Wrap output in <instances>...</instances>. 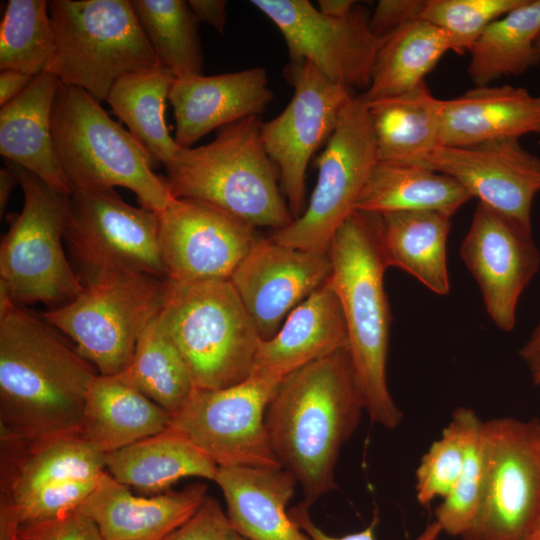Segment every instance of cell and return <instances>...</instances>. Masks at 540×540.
<instances>
[{"instance_id": "6da1fadb", "label": "cell", "mask_w": 540, "mask_h": 540, "mask_svg": "<svg viewBox=\"0 0 540 540\" xmlns=\"http://www.w3.org/2000/svg\"><path fill=\"white\" fill-rule=\"evenodd\" d=\"M363 399L347 348L286 376L268 404L265 425L282 468L311 506L337 488L335 468L356 431Z\"/></svg>"}, {"instance_id": "7a4b0ae2", "label": "cell", "mask_w": 540, "mask_h": 540, "mask_svg": "<svg viewBox=\"0 0 540 540\" xmlns=\"http://www.w3.org/2000/svg\"><path fill=\"white\" fill-rule=\"evenodd\" d=\"M91 363L51 326L12 303L0 312L1 438L80 432Z\"/></svg>"}, {"instance_id": "3957f363", "label": "cell", "mask_w": 540, "mask_h": 540, "mask_svg": "<svg viewBox=\"0 0 540 540\" xmlns=\"http://www.w3.org/2000/svg\"><path fill=\"white\" fill-rule=\"evenodd\" d=\"M328 255V281L343 312L347 350L365 412L372 423L394 430L403 413L387 384L391 314L384 288L388 265L380 214L355 210L333 235Z\"/></svg>"}, {"instance_id": "277c9868", "label": "cell", "mask_w": 540, "mask_h": 540, "mask_svg": "<svg viewBox=\"0 0 540 540\" xmlns=\"http://www.w3.org/2000/svg\"><path fill=\"white\" fill-rule=\"evenodd\" d=\"M262 123L259 116L249 117L218 129L205 145L180 148L164 165L172 195L207 203L255 227L288 226L294 218L264 148Z\"/></svg>"}, {"instance_id": "5b68a950", "label": "cell", "mask_w": 540, "mask_h": 540, "mask_svg": "<svg viewBox=\"0 0 540 540\" xmlns=\"http://www.w3.org/2000/svg\"><path fill=\"white\" fill-rule=\"evenodd\" d=\"M60 166L74 190L133 191L141 207L160 214L175 198L142 145L85 90L60 81L51 115Z\"/></svg>"}, {"instance_id": "8992f818", "label": "cell", "mask_w": 540, "mask_h": 540, "mask_svg": "<svg viewBox=\"0 0 540 540\" xmlns=\"http://www.w3.org/2000/svg\"><path fill=\"white\" fill-rule=\"evenodd\" d=\"M159 320L197 389H222L250 376L262 339L230 280L168 279Z\"/></svg>"}, {"instance_id": "52a82bcc", "label": "cell", "mask_w": 540, "mask_h": 540, "mask_svg": "<svg viewBox=\"0 0 540 540\" xmlns=\"http://www.w3.org/2000/svg\"><path fill=\"white\" fill-rule=\"evenodd\" d=\"M55 51L46 69L106 101L121 77L162 66L129 0H52Z\"/></svg>"}, {"instance_id": "ba28073f", "label": "cell", "mask_w": 540, "mask_h": 540, "mask_svg": "<svg viewBox=\"0 0 540 540\" xmlns=\"http://www.w3.org/2000/svg\"><path fill=\"white\" fill-rule=\"evenodd\" d=\"M167 290L168 279L143 273L107 274L43 316L74 341L98 374L116 375L128 368L140 336L161 313Z\"/></svg>"}, {"instance_id": "9c48e42d", "label": "cell", "mask_w": 540, "mask_h": 540, "mask_svg": "<svg viewBox=\"0 0 540 540\" xmlns=\"http://www.w3.org/2000/svg\"><path fill=\"white\" fill-rule=\"evenodd\" d=\"M19 174L24 204L20 213L6 217L9 229L0 246V282L16 305L43 303L55 308L84 289L62 243L69 196L20 166Z\"/></svg>"}, {"instance_id": "30bf717a", "label": "cell", "mask_w": 540, "mask_h": 540, "mask_svg": "<svg viewBox=\"0 0 540 540\" xmlns=\"http://www.w3.org/2000/svg\"><path fill=\"white\" fill-rule=\"evenodd\" d=\"M64 241L85 286L112 273L168 279L159 246V216L125 202L114 190H74Z\"/></svg>"}, {"instance_id": "8fae6325", "label": "cell", "mask_w": 540, "mask_h": 540, "mask_svg": "<svg viewBox=\"0 0 540 540\" xmlns=\"http://www.w3.org/2000/svg\"><path fill=\"white\" fill-rule=\"evenodd\" d=\"M377 163L367 103L362 94L352 96L318 157L317 181L308 205L270 238L297 249L328 252L333 235L355 211Z\"/></svg>"}, {"instance_id": "7c38bea8", "label": "cell", "mask_w": 540, "mask_h": 540, "mask_svg": "<svg viewBox=\"0 0 540 540\" xmlns=\"http://www.w3.org/2000/svg\"><path fill=\"white\" fill-rule=\"evenodd\" d=\"M485 478L473 526L462 540H525L540 513V420L484 421Z\"/></svg>"}, {"instance_id": "4fadbf2b", "label": "cell", "mask_w": 540, "mask_h": 540, "mask_svg": "<svg viewBox=\"0 0 540 540\" xmlns=\"http://www.w3.org/2000/svg\"><path fill=\"white\" fill-rule=\"evenodd\" d=\"M282 380L250 374L222 389H195L171 416L184 435L218 467H281L271 447L265 413Z\"/></svg>"}, {"instance_id": "5bb4252c", "label": "cell", "mask_w": 540, "mask_h": 540, "mask_svg": "<svg viewBox=\"0 0 540 540\" xmlns=\"http://www.w3.org/2000/svg\"><path fill=\"white\" fill-rule=\"evenodd\" d=\"M285 75L293 86L292 98L281 113L262 123L261 137L278 171L281 191L296 219L305 209L308 164L335 131L353 94L304 61L290 62Z\"/></svg>"}, {"instance_id": "9a60e30c", "label": "cell", "mask_w": 540, "mask_h": 540, "mask_svg": "<svg viewBox=\"0 0 540 540\" xmlns=\"http://www.w3.org/2000/svg\"><path fill=\"white\" fill-rule=\"evenodd\" d=\"M279 29L290 62H307L350 91L370 85L380 44L371 14L359 4L345 17L323 14L308 0H251Z\"/></svg>"}, {"instance_id": "2e32d148", "label": "cell", "mask_w": 540, "mask_h": 540, "mask_svg": "<svg viewBox=\"0 0 540 540\" xmlns=\"http://www.w3.org/2000/svg\"><path fill=\"white\" fill-rule=\"evenodd\" d=\"M159 216V246L175 282L229 280L259 241L256 227L207 203L174 198Z\"/></svg>"}, {"instance_id": "e0dca14e", "label": "cell", "mask_w": 540, "mask_h": 540, "mask_svg": "<svg viewBox=\"0 0 540 540\" xmlns=\"http://www.w3.org/2000/svg\"><path fill=\"white\" fill-rule=\"evenodd\" d=\"M460 256L492 322L512 331L520 297L540 268L532 229L478 202Z\"/></svg>"}, {"instance_id": "ac0fdd59", "label": "cell", "mask_w": 540, "mask_h": 540, "mask_svg": "<svg viewBox=\"0 0 540 540\" xmlns=\"http://www.w3.org/2000/svg\"><path fill=\"white\" fill-rule=\"evenodd\" d=\"M420 165L454 178L479 202L532 229L531 207L540 192V158L519 139L440 146Z\"/></svg>"}, {"instance_id": "d6986e66", "label": "cell", "mask_w": 540, "mask_h": 540, "mask_svg": "<svg viewBox=\"0 0 540 540\" xmlns=\"http://www.w3.org/2000/svg\"><path fill=\"white\" fill-rule=\"evenodd\" d=\"M330 273L328 252L260 238L229 280L265 341L295 307L328 281Z\"/></svg>"}, {"instance_id": "ffe728a7", "label": "cell", "mask_w": 540, "mask_h": 540, "mask_svg": "<svg viewBox=\"0 0 540 540\" xmlns=\"http://www.w3.org/2000/svg\"><path fill=\"white\" fill-rule=\"evenodd\" d=\"M272 99L263 67L175 78L168 98L176 121L174 139L179 147L190 148L214 129L259 116Z\"/></svg>"}, {"instance_id": "44dd1931", "label": "cell", "mask_w": 540, "mask_h": 540, "mask_svg": "<svg viewBox=\"0 0 540 540\" xmlns=\"http://www.w3.org/2000/svg\"><path fill=\"white\" fill-rule=\"evenodd\" d=\"M206 492L204 483H193L180 491L138 497L104 472L76 510L96 523L105 540H164L195 514Z\"/></svg>"}, {"instance_id": "7402d4cb", "label": "cell", "mask_w": 540, "mask_h": 540, "mask_svg": "<svg viewBox=\"0 0 540 540\" xmlns=\"http://www.w3.org/2000/svg\"><path fill=\"white\" fill-rule=\"evenodd\" d=\"M105 456L80 432L1 438L0 504L16 508L46 486L99 478L106 472Z\"/></svg>"}, {"instance_id": "603a6c76", "label": "cell", "mask_w": 540, "mask_h": 540, "mask_svg": "<svg viewBox=\"0 0 540 540\" xmlns=\"http://www.w3.org/2000/svg\"><path fill=\"white\" fill-rule=\"evenodd\" d=\"M347 344L341 305L327 281L289 313L273 337L261 341L251 374L283 380Z\"/></svg>"}, {"instance_id": "cb8c5ba5", "label": "cell", "mask_w": 540, "mask_h": 540, "mask_svg": "<svg viewBox=\"0 0 540 540\" xmlns=\"http://www.w3.org/2000/svg\"><path fill=\"white\" fill-rule=\"evenodd\" d=\"M214 481L232 530L245 539L311 540L286 511L298 482L284 468L219 467Z\"/></svg>"}, {"instance_id": "d4e9b609", "label": "cell", "mask_w": 540, "mask_h": 540, "mask_svg": "<svg viewBox=\"0 0 540 540\" xmlns=\"http://www.w3.org/2000/svg\"><path fill=\"white\" fill-rule=\"evenodd\" d=\"M60 80L44 71L15 99L0 108V153L33 173L55 191L74 189L58 161L51 133V115Z\"/></svg>"}, {"instance_id": "484cf974", "label": "cell", "mask_w": 540, "mask_h": 540, "mask_svg": "<svg viewBox=\"0 0 540 540\" xmlns=\"http://www.w3.org/2000/svg\"><path fill=\"white\" fill-rule=\"evenodd\" d=\"M529 134L540 135V96L524 88L475 87L442 102L441 146H468Z\"/></svg>"}, {"instance_id": "4316f807", "label": "cell", "mask_w": 540, "mask_h": 540, "mask_svg": "<svg viewBox=\"0 0 540 540\" xmlns=\"http://www.w3.org/2000/svg\"><path fill=\"white\" fill-rule=\"evenodd\" d=\"M171 414L144 395L124 372L97 374L88 389L80 433L104 454L158 434Z\"/></svg>"}, {"instance_id": "83f0119b", "label": "cell", "mask_w": 540, "mask_h": 540, "mask_svg": "<svg viewBox=\"0 0 540 540\" xmlns=\"http://www.w3.org/2000/svg\"><path fill=\"white\" fill-rule=\"evenodd\" d=\"M442 102L425 81L406 93L366 101L378 161L420 165L440 147Z\"/></svg>"}, {"instance_id": "f1b7e54d", "label": "cell", "mask_w": 540, "mask_h": 540, "mask_svg": "<svg viewBox=\"0 0 540 540\" xmlns=\"http://www.w3.org/2000/svg\"><path fill=\"white\" fill-rule=\"evenodd\" d=\"M106 472L143 492H160L185 477L215 480L218 466L184 435L164 431L107 453Z\"/></svg>"}, {"instance_id": "f546056e", "label": "cell", "mask_w": 540, "mask_h": 540, "mask_svg": "<svg viewBox=\"0 0 540 540\" xmlns=\"http://www.w3.org/2000/svg\"><path fill=\"white\" fill-rule=\"evenodd\" d=\"M380 217L381 244L388 267L407 272L437 295H447L451 217L433 211L392 212Z\"/></svg>"}, {"instance_id": "4dcf8cb0", "label": "cell", "mask_w": 540, "mask_h": 540, "mask_svg": "<svg viewBox=\"0 0 540 540\" xmlns=\"http://www.w3.org/2000/svg\"><path fill=\"white\" fill-rule=\"evenodd\" d=\"M471 198L454 178L426 166L378 161L355 210L380 215L433 211L452 217Z\"/></svg>"}, {"instance_id": "1f68e13d", "label": "cell", "mask_w": 540, "mask_h": 540, "mask_svg": "<svg viewBox=\"0 0 540 540\" xmlns=\"http://www.w3.org/2000/svg\"><path fill=\"white\" fill-rule=\"evenodd\" d=\"M451 50L448 35L416 20L380 39L366 101L406 93L425 81L441 57Z\"/></svg>"}, {"instance_id": "d6a6232c", "label": "cell", "mask_w": 540, "mask_h": 540, "mask_svg": "<svg viewBox=\"0 0 540 540\" xmlns=\"http://www.w3.org/2000/svg\"><path fill=\"white\" fill-rule=\"evenodd\" d=\"M540 0H524L492 22L469 50L468 75L475 87L519 76L540 62Z\"/></svg>"}, {"instance_id": "836d02e7", "label": "cell", "mask_w": 540, "mask_h": 540, "mask_svg": "<svg viewBox=\"0 0 540 540\" xmlns=\"http://www.w3.org/2000/svg\"><path fill=\"white\" fill-rule=\"evenodd\" d=\"M174 80L163 66L130 73L115 82L106 99L157 165H166L181 148L165 121L166 100Z\"/></svg>"}, {"instance_id": "e575fe53", "label": "cell", "mask_w": 540, "mask_h": 540, "mask_svg": "<svg viewBox=\"0 0 540 540\" xmlns=\"http://www.w3.org/2000/svg\"><path fill=\"white\" fill-rule=\"evenodd\" d=\"M126 377L149 399L175 414L196 389L190 370L159 315L140 336Z\"/></svg>"}, {"instance_id": "d590c367", "label": "cell", "mask_w": 540, "mask_h": 540, "mask_svg": "<svg viewBox=\"0 0 540 540\" xmlns=\"http://www.w3.org/2000/svg\"><path fill=\"white\" fill-rule=\"evenodd\" d=\"M160 62L175 78L203 74L199 20L184 0H130Z\"/></svg>"}, {"instance_id": "8d00e7d4", "label": "cell", "mask_w": 540, "mask_h": 540, "mask_svg": "<svg viewBox=\"0 0 540 540\" xmlns=\"http://www.w3.org/2000/svg\"><path fill=\"white\" fill-rule=\"evenodd\" d=\"M55 36L46 0H9L0 25V70L46 71Z\"/></svg>"}, {"instance_id": "74e56055", "label": "cell", "mask_w": 540, "mask_h": 540, "mask_svg": "<svg viewBox=\"0 0 540 540\" xmlns=\"http://www.w3.org/2000/svg\"><path fill=\"white\" fill-rule=\"evenodd\" d=\"M478 419L472 408L457 407L441 437L422 456L415 471L416 499L422 507L428 508L451 491L463 469L469 434Z\"/></svg>"}, {"instance_id": "f35d334b", "label": "cell", "mask_w": 540, "mask_h": 540, "mask_svg": "<svg viewBox=\"0 0 540 540\" xmlns=\"http://www.w3.org/2000/svg\"><path fill=\"white\" fill-rule=\"evenodd\" d=\"M483 425L480 418L473 425L461 474L434 512L435 521L449 536L461 538L473 526L480 509L485 478Z\"/></svg>"}, {"instance_id": "ab89813d", "label": "cell", "mask_w": 540, "mask_h": 540, "mask_svg": "<svg viewBox=\"0 0 540 540\" xmlns=\"http://www.w3.org/2000/svg\"><path fill=\"white\" fill-rule=\"evenodd\" d=\"M524 0H425L421 20L443 30L451 50L469 52L483 31Z\"/></svg>"}, {"instance_id": "60d3db41", "label": "cell", "mask_w": 540, "mask_h": 540, "mask_svg": "<svg viewBox=\"0 0 540 540\" xmlns=\"http://www.w3.org/2000/svg\"><path fill=\"white\" fill-rule=\"evenodd\" d=\"M100 478L52 484L38 490L16 508L5 506L16 513L21 524L57 518L76 510L92 493Z\"/></svg>"}, {"instance_id": "b9f144b4", "label": "cell", "mask_w": 540, "mask_h": 540, "mask_svg": "<svg viewBox=\"0 0 540 540\" xmlns=\"http://www.w3.org/2000/svg\"><path fill=\"white\" fill-rule=\"evenodd\" d=\"M18 540H105L96 523L74 510L63 516L20 525Z\"/></svg>"}, {"instance_id": "7bdbcfd3", "label": "cell", "mask_w": 540, "mask_h": 540, "mask_svg": "<svg viewBox=\"0 0 540 540\" xmlns=\"http://www.w3.org/2000/svg\"><path fill=\"white\" fill-rule=\"evenodd\" d=\"M231 531L226 512L207 496L195 514L164 540H226Z\"/></svg>"}, {"instance_id": "ee69618b", "label": "cell", "mask_w": 540, "mask_h": 540, "mask_svg": "<svg viewBox=\"0 0 540 540\" xmlns=\"http://www.w3.org/2000/svg\"><path fill=\"white\" fill-rule=\"evenodd\" d=\"M425 0H380L370 16V26L378 39L400 27L421 20Z\"/></svg>"}, {"instance_id": "f6af8a7d", "label": "cell", "mask_w": 540, "mask_h": 540, "mask_svg": "<svg viewBox=\"0 0 540 540\" xmlns=\"http://www.w3.org/2000/svg\"><path fill=\"white\" fill-rule=\"evenodd\" d=\"M309 507L310 506L303 501L288 511V513L291 519L311 538V540H376L375 530L378 523L377 514L374 515L370 524L364 529L342 537H333L315 525L310 517L308 511ZM442 533L439 524L434 520L428 524L414 540H438Z\"/></svg>"}, {"instance_id": "bcb514c9", "label": "cell", "mask_w": 540, "mask_h": 540, "mask_svg": "<svg viewBox=\"0 0 540 540\" xmlns=\"http://www.w3.org/2000/svg\"><path fill=\"white\" fill-rule=\"evenodd\" d=\"M197 19L223 33L226 24L227 2L224 0H189L187 1Z\"/></svg>"}, {"instance_id": "7dc6e473", "label": "cell", "mask_w": 540, "mask_h": 540, "mask_svg": "<svg viewBox=\"0 0 540 540\" xmlns=\"http://www.w3.org/2000/svg\"><path fill=\"white\" fill-rule=\"evenodd\" d=\"M35 76L19 71L4 70L0 73V106H4L19 96Z\"/></svg>"}, {"instance_id": "c3c4849f", "label": "cell", "mask_w": 540, "mask_h": 540, "mask_svg": "<svg viewBox=\"0 0 540 540\" xmlns=\"http://www.w3.org/2000/svg\"><path fill=\"white\" fill-rule=\"evenodd\" d=\"M519 357L526 365L533 383L540 385V321L527 341L519 349Z\"/></svg>"}, {"instance_id": "681fc988", "label": "cell", "mask_w": 540, "mask_h": 540, "mask_svg": "<svg viewBox=\"0 0 540 540\" xmlns=\"http://www.w3.org/2000/svg\"><path fill=\"white\" fill-rule=\"evenodd\" d=\"M20 183L19 166L9 162L0 170V214L3 216L15 186Z\"/></svg>"}, {"instance_id": "f907efd6", "label": "cell", "mask_w": 540, "mask_h": 540, "mask_svg": "<svg viewBox=\"0 0 540 540\" xmlns=\"http://www.w3.org/2000/svg\"><path fill=\"white\" fill-rule=\"evenodd\" d=\"M20 525L16 513L9 507L0 505V540H18Z\"/></svg>"}, {"instance_id": "816d5d0a", "label": "cell", "mask_w": 540, "mask_h": 540, "mask_svg": "<svg viewBox=\"0 0 540 540\" xmlns=\"http://www.w3.org/2000/svg\"><path fill=\"white\" fill-rule=\"evenodd\" d=\"M356 5L353 0H319L317 8L325 15L340 18L349 15Z\"/></svg>"}, {"instance_id": "f5cc1de1", "label": "cell", "mask_w": 540, "mask_h": 540, "mask_svg": "<svg viewBox=\"0 0 540 540\" xmlns=\"http://www.w3.org/2000/svg\"><path fill=\"white\" fill-rule=\"evenodd\" d=\"M525 540H540V513L538 514Z\"/></svg>"}, {"instance_id": "db71d44e", "label": "cell", "mask_w": 540, "mask_h": 540, "mask_svg": "<svg viewBox=\"0 0 540 540\" xmlns=\"http://www.w3.org/2000/svg\"><path fill=\"white\" fill-rule=\"evenodd\" d=\"M226 540H247L238 533L234 532L233 530L229 533Z\"/></svg>"}, {"instance_id": "11a10c76", "label": "cell", "mask_w": 540, "mask_h": 540, "mask_svg": "<svg viewBox=\"0 0 540 540\" xmlns=\"http://www.w3.org/2000/svg\"><path fill=\"white\" fill-rule=\"evenodd\" d=\"M536 45H537V49H538L539 54H540V35H539V37L537 39Z\"/></svg>"}]
</instances>
